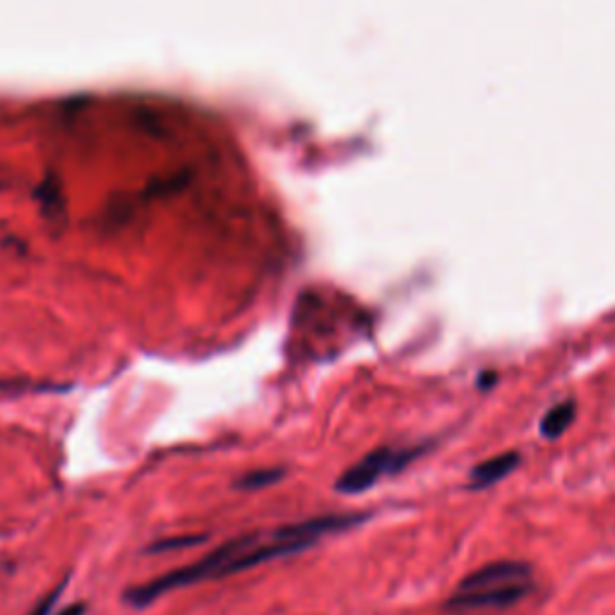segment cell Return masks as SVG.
<instances>
[{
	"mask_svg": "<svg viewBox=\"0 0 615 615\" xmlns=\"http://www.w3.org/2000/svg\"><path fill=\"white\" fill-rule=\"evenodd\" d=\"M61 594H63V587H55L49 597H43L37 606H34L27 615H51V611H53V606L55 603H59V599H61Z\"/></svg>",
	"mask_w": 615,
	"mask_h": 615,
	"instance_id": "9",
	"label": "cell"
},
{
	"mask_svg": "<svg viewBox=\"0 0 615 615\" xmlns=\"http://www.w3.org/2000/svg\"><path fill=\"white\" fill-rule=\"evenodd\" d=\"M246 539H248V534L226 541L222 545H216L214 551L204 553L200 561H196V563L176 567V569H171V573H164V575L150 579V582L130 587L123 594V601L133 608H145V606H150V603H154L156 599L171 594V591L186 589V587L200 585V582H210V579H219L222 569L226 567V563H229L238 551L243 549Z\"/></svg>",
	"mask_w": 615,
	"mask_h": 615,
	"instance_id": "1",
	"label": "cell"
},
{
	"mask_svg": "<svg viewBox=\"0 0 615 615\" xmlns=\"http://www.w3.org/2000/svg\"><path fill=\"white\" fill-rule=\"evenodd\" d=\"M421 454V448H412V450H400V448H378L368 452L366 457L359 460L354 466L337 478L335 488L339 493L347 495H356L368 491L375 484L380 481L382 476H390L402 472L404 466L416 460Z\"/></svg>",
	"mask_w": 615,
	"mask_h": 615,
	"instance_id": "2",
	"label": "cell"
},
{
	"mask_svg": "<svg viewBox=\"0 0 615 615\" xmlns=\"http://www.w3.org/2000/svg\"><path fill=\"white\" fill-rule=\"evenodd\" d=\"M85 613H87L85 603H83V601H75V603H67V606H63L55 615H85Z\"/></svg>",
	"mask_w": 615,
	"mask_h": 615,
	"instance_id": "10",
	"label": "cell"
},
{
	"mask_svg": "<svg viewBox=\"0 0 615 615\" xmlns=\"http://www.w3.org/2000/svg\"><path fill=\"white\" fill-rule=\"evenodd\" d=\"M575 414H577V404L573 400L553 404L541 418V436L549 438V440L565 436V430L573 426Z\"/></svg>",
	"mask_w": 615,
	"mask_h": 615,
	"instance_id": "6",
	"label": "cell"
},
{
	"mask_svg": "<svg viewBox=\"0 0 615 615\" xmlns=\"http://www.w3.org/2000/svg\"><path fill=\"white\" fill-rule=\"evenodd\" d=\"M531 582L527 585H512L488 591H474V594H454L448 599V608L452 611H491V608H510L519 603L524 597H529Z\"/></svg>",
	"mask_w": 615,
	"mask_h": 615,
	"instance_id": "4",
	"label": "cell"
},
{
	"mask_svg": "<svg viewBox=\"0 0 615 615\" xmlns=\"http://www.w3.org/2000/svg\"><path fill=\"white\" fill-rule=\"evenodd\" d=\"M531 582V567L519 561H498L488 563L484 567L474 569L460 582V594H474V591H488L512 585H527Z\"/></svg>",
	"mask_w": 615,
	"mask_h": 615,
	"instance_id": "3",
	"label": "cell"
},
{
	"mask_svg": "<svg viewBox=\"0 0 615 615\" xmlns=\"http://www.w3.org/2000/svg\"><path fill=\"white\" fill-rule=\"evenodd\" d=\"M522 462L519 452H503L495 457H488L481 464H476L469 474V488H488L517 469Z\"/></svg>",
	"mask_w": 615,
	"mask_h": 615,
	"instance_id": "5",
	"label": "cell"
},
{
	"mask_svg": "<svg viewBox=\"0 0 615 615\" xmlns=\"http://www.w3.org/2000/svg\"><path fill=\"white\" fill-rule=\"evenodd\" d=\"M281 476H284V472H279V469H269V472H253V474L243 476L241 481H238V486H241V488H262V486L277 484Z\"/></svg>",
	"mask_w": 615,
	"mask_h": 615,
	"instance_id": "7",
	"label": "cell"
},
{
	"mask_svg": "<svg viewBox=\"0 0 615 615\" xmlns=\"http://www.w3.org/2000/svg\"><path fill=\"white\" fill-rule=\"evenodd\" d=\"M204 537H178V539H166V541H159L154 543L150 553H164V551H178V549H190V545H198L202 543Z\"/></svg>",
	"mask_w": 615,
	"mask_h": 615,
	"instance_id": "8",
	"label": "cell"
}]
</instances>
